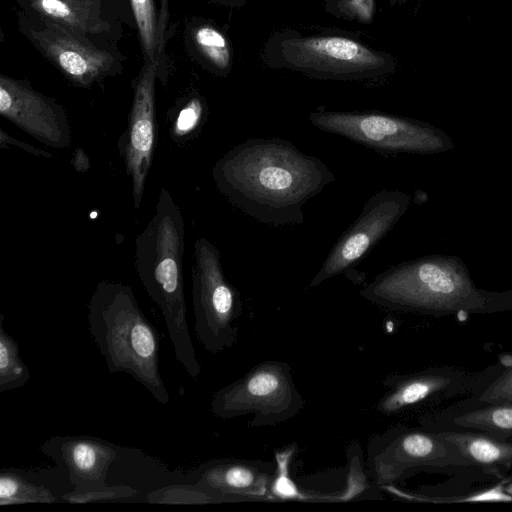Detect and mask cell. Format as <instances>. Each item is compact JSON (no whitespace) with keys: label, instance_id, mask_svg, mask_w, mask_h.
Listing matches in <instances>:
<instances>
[{"label":"cell","instance_id":"obj_1","mask_svg":"<svg viewBox=\"0 0 512 512\" xmlns=\"http://www.w3.org/2000/svg\"><path fill=\"white\" fill-rule=\"evenodd\" d=\"M212 177L233 206L272 226L303 223V206L335 180L319 158L279 138L234 146L215 163Z\"/></svg>","mask_w":512,"mask_h":512},{"label":"cell","instance_id":"obj_2","mask_svg":"<svg viewBox=\"0 0 512 512\" xmlns=\"http://www.w3.org/2000/svg\"><path fill=\"white\" fill-rule=\"evenodd\" d=\"M185 224L171 193L162 188L155 214L135 240V268L150 299L160 309L176 360L196 379L201 364L187 323L183 255Z\"/></svg>","mask_w":512,"mask_h":512},{"label":"cell","instance_id":"obj_3","mask_svg":"<svg viewBox=\"0 0 512 512\" xmlns=\"http://www.w3.org/2000/svg\"><path fill=\"white\" fill-rule=\"evenodd\" d=\"M89 332L110 373L124 372L161 404L170 394L159 368L160 337L129 285L100 281L88 302Z\"/></svg>","mask_w":512,"mask_h":512},{"label":"cell","instance_id":"obj_4","mask_svg":"<svg viewBox=\"0 0 512 512\" xmlns=\"http://www.w3.org/2000/svg\"><path fill=\"white\" fill-rule=\"evenodd\" d=\"M261 59L271 69H287L317 80L359 81L390 75L395 57L345 34L305 35L294 29L273 32Z\"/></svg>","mask_w":512,"mask_h":512},{"label":"cell","instance_id":"obj_5","mask_svg":"<svg viewBox=\"0 0 512 512\" xmlns=\"http://www.w3.org/2000/svg\"><path fill=\"white\" fill-rule=\"evenodd\" d=\"M360 294L370 302L398 310L430 313L489 312L451 273L432 262L398 266L377 275Z\"/></svg>","mask_w":512,"mask_h":512},{"label":"cell","instance_id":"obj_6","mask_svg":"<svg viewBox=\"0 0 512 512\" xmlns=\"http://www.w3.org/2000/svg\"><path fill=\"white\" fill-rule=\"evenodd\" d=\"M22 35L73 85L89 88L119 74L124 57L117 45L91 39L78 32L19 11Z\"/></svg>","mask_w":512,"mask_h":512},{"label":"cell","instance_id":"obj_7","mask_svg":"<svg viewBox=\"0 0 512 512\" xmlns=\"http://www.w3.org/2000/svg\"><path fill=\"white\" fill-rule=\"evenodd\" d=\"M192 304L196 337L205 350L215 354L231 347L242 308L240 294L225 277L220 251L205 237L194 243Z\"/></svg>","mask_w":512,"mask_h":512},{"label":"cell","instance_id":"obj_8","mask_svg":"<svg viewBox=\"0 0 512 512\" xmlns=\"http://www.w3.org/2000/svg\"><path fill=\"white\" fill-rule=\"evenodd\" d=\"M300 407L301 397L289 369L276 362L265 363L218 390L211 402L217 417L232 418L253 412L258 425L283 421Z\"/></svg>","mask_w":512,"mask_h":512},{"label":"cell","instance_id":"obj_9","mask_svg":"<svg viewBox=\"0 0 512 512\" xmlns=\"http://www.w3.org/2000/svg\"><path fill=\"white\" fill-rule=\"evenodd\" d=\"M160 78L157 62L144 61L133 84V100L127 127L119 136L117 148L132 184V198L140 208L156 143L155 83Z\"/></svg>","mask_w":512,"mask_h":512},{"label":"cell","instance_id":"obj_10","mask_svg":"<svg viewBox=\"0 0 512 512\" xmlns=\"http://www.w3.org/2000/svg\"><path fill=\"white\" fill-rule=\"evenodd\" d=\"M406 204V197L397 191L382 189L371 195L359 217L336 241L309 287H316L358 263L393 227Z\"/></svg>","mask_w":512,"mask_h":512},{"label":"cell","instance_id":"obj_11","mask_svg":"<svg viewBox=\"0 0 512 512\" xmlns=\"http://www.w3.org/2000/svg\"><path fill=\"white\" fill-rule=\"evenodd\" d=\"M0 114L46 146L67 148L71 144V129L63 106L35 90L26 80L0 76Z\"/></svg>","mask_w":512,"mask_h":512},{"label":"cell","instance_id":"obj_12","mask_svg":"<svg viewBox=\"0 0 512 512\" xmlns=\"http://www.w3.org/2000/svg\"><path fill=\"white\" fill-rule=\"evenodd\" d=\"M308 118L322 131L379 152L415 150L422 146V131L417 125L383 112L318 110L309 113Z\"/></svg>","mask_w":512,"mask_h":512},{"label":"cell","instance_id":"obj_13","mask_svg":"<svg viewBox=\"0 0 512 512\" xmlns=\"http://www.w3.org/2000/svg\"><path fill=\"white\" fill-rule=\"evenodd\" d=\"M437 468L469 466L458 448L436 431H407L401 433L374 459L378 482L398 479L412 467Z\"/></svg>","mask_w":512,"mask_h":512},{"label":"cell","instance_id":"obj_14","mask_svg":"<svg viewBox=\"0 0 512 512\" xmlns=\"http://www.w3.org/2000/svg\"><path fill=\"white\" fill-rule=\"evenodd\" d=\"M39 451L64 468L75 492L107 485L109 467L120 457V448L91 436H54Z\"/></svg>","mask_w":512,"mask_h":512},{"label":"cell","instance_id":"obj_15","mask_svg":"<svg viewBox=\"0 0 512 512\" xmlns=\"http://www.w3.org/2000/svg\"><path fill=\"white\" fill-rule=\"evenodd\" d=\"M22 11L78 32L98 42L117 45L122 28L111 0H13Z\"/></svg>","mask_w":512,"mask_h":512},{"label":"cell","instance_id":"obj_16","mask_svg":"<svg viewBox=\"0 0 512 512\" xmlns=\"http://www.w3.org/2000/svg\"><path fill=\"white\" fill-rule=\"evenodd\" d=\"M492 373L469 374L455 367H437L410 375L387 394L379 410L393 413L425 402L441 401L472 392L476 394ZM473 394V395H474Z\"/></svg>","mask_w":512,"mask_h":512},{"label":"cell","instance_id":"obj_17","mask_svg":"<svg viewBox=\"0 0 512 512\" xmlns=\"http://www.w3.org/2000/svg\"><path fill=\"white\" fill-rule=\"evenodd\" d=\"M434 418L432 430H473L498 439L512 438V403H485L469 397Z\"/></svg>","mask_w":512,"mask_h":512},{"label":"cell","instance_id":"obj_18","mask_svg":"<svg viewBox=\"0 0 512 512\" xmlns=\"http://www.w3.org/2000/svg\"><path fill=\"white\" fill-rule=\"evenodd\" d=\"M454 444L469 466L499 476L512 468V441L473 430H433Z\"/></svg>","mask_w":512,"mask_h":512},{"label":"cell","instance_id":"obj_19","mask_svg":"<svg viewBox=\"0 0 512 512\" xmlns=\"http://www.w3.org/2000/svg\"><path fill=\"white\" fill-rule=\"evenodd\" d=\"M268 475L250 464L222 462L210 465L200 475L197 486L220 496H264Z\"/></svg>","mask_w":512,"mask_h":512},{"label":"cell","instance_id":"obj_20","mask_svg":"<svg viewBox=\"0 0 512 512\" xmlns=\"http://www.w3.org/2000/svg\"><path fill=\"white\" fill-rule=\"evenodd\" d=\"M190 44L201 64L211 73L226 77L232 70L231 42L219 27L201 20L189 31Z\"/></svg>","mask_w":512,"mask_h":512},{"label":"cell","instance_id":"obj_21","mask_svg":"<svg viewBox=\"0 0 512 512\" xmlns=\"http://www.w3.org/2000/svg\"><path fill=\"white\" fill-rule=\"evenodd\" d=\"M136 24L144 61L157 62L160 66V79H167V57L161 43L159 15L155 0H128Z\"/></svg>","mask_w":512,"mask_h":512},{"label":"cell","instance_id":"obj_22","mask_svg":"<svg viewBox=\"0 0 512 512\" xmlns=\"http://www.w3.org/2000/svg\"><path fill=\"white\" fill-rule=\"evenodd\" d=\"M208 112V105L198 92H191L179 99L167 114L172 140L184 145L197 138L207 120Z\"/></svg>","mask_w":512,"mask_h":512},{"label":"cell","instance_id":"obj_23","mask_svg":"<svg viewBox=\"0 0 512 512\" xmlns=\"http://www.w3.org/2000/svg\"><path fill=\"white\" fill-rule=\"evenodd\" d=\"M4 315H0V392L23 387L31 378V372L20 357L18 343L3 327Z\"/></svg>","mask_w":512,"mask_h":512},{"label":"cell","instance_id":"obj_24","mask_svg":"<svg viewBox=\"0 0 512 512\" xmlns=\"http://www.w3.org/2000/svg\"><path fill=\"white\" fill-rule=\"evenodd\" d=\"M56 496L46 487L36 485L19 473L2 469L0 472V505L54 503Z\"/></svg>","mask_w":512,"mask_h":512},{"label":"cell","instance_id":"obj_25","mask_svg":"<svg viewBox=\"0 0 512 512\" xmlns=\"http://www.w3.org/2000/svg\"><path fill=\"white\" fill-rule=\"evenodd\" d=\"M147 502L159 504H207L213 502L211 494L203 488L188 485H172L151 491Z\"/></svg>","mask_w":512,"mask_h":512},{"label":"cell","instance_id":"obj_26","mask_svg":"<svg viewBox=\"0 0 512 512\" xmlns=\"http://www.w3.org/2000/svg\"><path fill=\"white\" fill-rule=\"evenodd\" d=\"M375 9V0H324V11L327 14L359 24H371Z\"/></svg>","mask_w":512,"mask_h":512},{"label":"cell","instance_id":"obj_27","mask_svg":"<svg viewBox=\"0 0 512 512\" xmlns=\"http://www.w3.org/2000/svg\"><path fill=\"white\" fill-rule=\"evenodd\" d=\"M471 398L485 403H512V362L498 369L496 375Z\"/></svg>","mask_w":512,"mask_h":512},{"label":"cell","instance_id":"obj_28","mask_svg":"<svg viewBox=\"0 0 512 512\" xmlns=\"http://www.w3.org/2000/svg\"><path fill=\"white\" fill-rule=\"evenodd\" d=\"M138 491L127 485L104 486L86 492L65 493L62 498L68 503L85 504L134 497Z\"/></svg>","mask_w":512,"mask_h":512},{"label":"cell","instance_id":"obj_29","mask_svg":"<svg viewBox=\"0 0 512 512\" xmlns=\"http://www.w3.org/2000/svg\"><path fill=\"white\" fill-rule=\"evenodd\" d=\"M0 145L2 148H7L10 145H14L16 147H19L29 153H32L35 156L45 157V158H53V154L45 151L40 150L34 146H31L25 142H20L17 139L11 137L9 134H7L3 129L0 130Z\"/></svg>","mask_w":512,"mask_h":512},{"label":"cell","instance_id":"obj_30","mask_svg":"<svg viewBox=\"0 0 512 512\" xmlns=\"http://www.w3.org/2000/svg\"><path fill=\"white\" fill-rule=\"evenodd\" d=\"M71 164L77 172H86L90 169V160L85 151L82 148L74 150Z\"/></svg>","mask_w":512,"mask_h":512},{"label":"cell","instance_id":"obj_31","mask_svg":"<svg viewBox=\"0 0 512 512\" xmlns=\"http://www.w3.org/2000/svg\"><path fill=\"white\" fill-rule=\"evenodd\" d=\"M216 4L228 7V8H242L247 0H211Z\"/></svg>","mask_w":512,"mask_h":512},{"label":"cell","instance_id":"obj_32","mask_svg":"<svg viewBox=\"0 0 512 512\" xmlns=\"http://www.w3.org/2000/svg\"><path fill=\"white\" fill-rule=\"evenodd\" d=\"M504 489L508 494L512 495V479L505 480Z\"/></svg>","mask_w":512,"mask_h":512},{"label":"cell","instance_id":"obj_33","mask_svg":"<svg viewBox=\"0 0 512 512\" xmlns=\"http://www.w3.org/2000/svg\"><path fill=\"white\" fill-rule=\"evenodd\" d=\"M407 1L409 0H388V3L391 7L395 6V5H402V4H405Z\"/></svg>","mask_w":512,"mask_h":512}]
</instances>
